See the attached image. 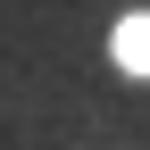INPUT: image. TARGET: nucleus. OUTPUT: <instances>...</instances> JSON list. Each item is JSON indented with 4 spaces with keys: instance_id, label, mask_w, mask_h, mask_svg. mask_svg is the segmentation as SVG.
Returning a JSON list of instances; mask_svg holds the SVG:
<instances>
[{
    "instance_id": "nucleus-1",
    "label": "nucleus",
    "mask_w": 150,
    "mask_h": 150,
    "mask_svg": "<svg viewBox=\"0 0 150 150\" xmlns=\"http://www.w3.org/2000/svg\"><path fill=\"white\" fill-rule=\"evenodd\" d=\"M117 67L125 75H150V17H125L117 25Z\"/></svg>"
}]
</instances>
